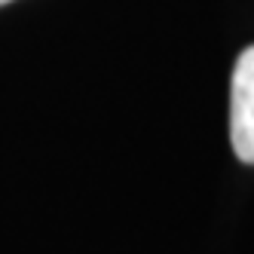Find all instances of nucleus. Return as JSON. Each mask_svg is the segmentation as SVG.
I'll return each mask as SVG.
<instances>
[{"label":"nucleus","mask_w":254,"mask_h":254,"mask_svg":"<svg viewBox=\"0 0 254 254\" xmlns=\"http://www.w3.org/2000/svg\"><path fill=\"white\" fill-rule=\"evenodd\" d=\"M230 141L242 162L254 166V43L236 59L230 83Z\"/></svg>","instance_id":"1"},{"label":"nucleus","mask_w":254,"mask_h":254,"mask_svg":"<svg viewBox=\"0 0 254 254\" xmlns=\"http://www.w3.org/2000/svg\"><path fill=\"white\" fill-rule=\"evenodd\" d=\"M3 3H12V0H0V6H3Z\"/></svg>","instance_id":"2"}]
</instances>
